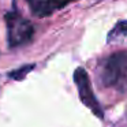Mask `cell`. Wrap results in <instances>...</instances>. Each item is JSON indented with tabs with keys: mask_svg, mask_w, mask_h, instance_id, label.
I'll list each match as a JSON object with an SVG mask.
<instances>
[{
	"mask_svg": "<svg viewBox=\"0 0 127 127\" xmlns=\"http://www.w3.org/2000/svg\"><path fill=\"white\" fill-rule=\"evenodd\" d=\"M100 83L108 89H123L127 85V52L118 51L101 62L98 67Z\"/></svg>",
	"mask_w": 127,
	"mask_h": 127,
	"instance_id": "cell-1",
	"label": "cell"
},
{
	"mask_svg": "<svg viewBox=\"0 0 127 127\" xmlns=\"http://www.w3.org/2000/svg\"><path fill=\"white\" fill-rule=\"evenodd\" d=\"M4 21L7 25V40L10 48L26 45L34 36V26L29 19L23 18L19 11L11 10L6 12Z\"/></svg>",
	"mask_w": 127,
	"mask_h": 127,
	"instance_id": "cell-2",
	"label": "cell"
},
{
	"mask_svg": "<svg viewBox=\"0 0 127 127\" xmlns=\"http://www.w3.org/2000/svg\"><path fill=\"white\" fill-rule=\"evenodd\" d=\"M72 77H74V82L78 89V94H79L82 104L86 108H89L98 119H102L104 118V111H102V107L100 105L97 97L94 96L93 88H92V81L89 78L88 71L83 67H77Z\"/></svg>",
	"mask_w": 127,
	"mask_h": 127,
	"instance_id": "cell-3",
	"label": "cell"
},
{
	"mask_svg": "<svg viewBox=\"0 0 127 127\" xmlns=\"http://www.w3.org/2000/svg\"><path fill=\"white\" fill-rule=\"evenodd\" d=\"M26 1L30 7L32 14L38 18H45L75 0H26Z\"/></svg>",
	"mask_w": 127,
	"mask_h": 127,
	"instance_id": "cell-4",
	"label": "cell"
},
{
	"mask_svg": "<svg viewBox=\"0 0 127 127\" xmlns=\"http://www.w3.org/2000/svg\"><path fill=\"white\" fill-rule=\"evenodd\" d=\"M107 40L109 44L127 45V19L119 21L109 30Z\"/></svg>",
	"mask_w": 127,
	"mask_h": 127,
	"instance_id": "cell-5",
	"label": "cell"
},
{
	"mask_svg": "<svg viewBox=\"0 0 127 127\" xmlns=\"http://www.w3.org/2000/svg\"><path fill=\"white\" fill-rule=\"evenodd\" d=\"M33 68H34V64L23 66V67H21V68H17V70H14V71L8 72V77L12 78L14 81H22L23 78L26 77V74H29Z\"/></svg>",
	"mask_w": 127,
	"mask_h": 127,
	"instance_id": "cell-6",
	"label": "cell"
}]
</instances>
